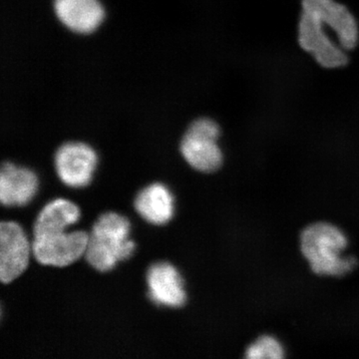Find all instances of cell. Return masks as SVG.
<instances>
[{
    "mask_svg": "<svg viewBox=\"0 0 359 359\" xmlns=\"http://www.w3.org/2000/svg\"><path fill=\"white\" fill-rule=\"evenodd\" d=\"M302 250L314 273L320 276H344L358 266L353 257H341L347 238L337 226L327 223L309 226L302 233Z\"/></svg>",
    "mask_w": 359,
    "mask_h": 359,
    "instance_id": "1",
    "label": "cell"
},
{
    "mask_svg": "<svg viewBox=\"0 0 359 359\" xmlns=\"http://www.w3.org/2000/svg\"><path fill=\"white\" fill-rule=\"evenodd\" d=\"M130 222L121 215L106 212L99 217L87 245L86 259L94 269L108 271L133 255L135 243L130 240Z\"/></svg>",
    "mask_w": 359,
    "mask_h": 359,
    "instance_id": "2",
    "label": "cell"
},
{
    "mask_svg": "<svg viewBox=\"0 0 359 359\" xmlns=\"http://www.w3.org/2000/svg\"><path fill=\"white\" fill-rule=\"evenodd\" d=\"M219 136V127L216 122L207 118L196 120L182 140V154L198 171H217L223 163V154L217 144Z\"/></svg>",
    "mask_w": 359,
    "mask_h": 359,
    "instance_id": "3",
    "label": "cell"
},
{
    "mask_svg": "<svg viewBox=\"0 0 359 359\" xmlns=\"http://www.w3.org/2000/svg\"><path fill=\"white\" fill-rule=\"evenodd\" d=\"M89 235L84 231H54L34 236L32 252L44 266H66L86 252Z\"/></svg>",
    "mask_w": 359,
    "mask_h": 359,
    "instance_id": "4",
    "label": "cell"
},
{
    "mask_svg": "<svg viewBox=\"0 0 359 359\" xmlns=\"http://www.w3.org/2000/svg\"><path fill=\"white\" fill-rule=\"evenodd\" d=\"M299 42L302 48L313 54L323 67H341L348 60L341 47L337 46L327 36L320 18L306 7H302Z\"/></svg>",
    "mask_w": 359,
    "mask_h": 359,
    "instance_id": "5",
    "label": "cell"
},
{
    "mask_svg": "<svg viewBox=\"0 0 359 359\" xmlns=\"http://www.w3.org/2000/svg\"><path fill=\"white\" fill-rule=\"evenodd\" d=\"M97 166L95 151L84 143H66L55 154L59 178L72 188L89 185Z\"/></svg>",
    "mask_w": 359,
    "mask_h": 359,
    "instance_id": "6",
    "label": "cell"
},
{
    "mask_svg": "<svg viewBox=\"0 0 359 359\" xmlns=\"http://www.w3.org/2000/svg\"><path fill=\"white\" fill-rule=\"evenodd\" d=\"M30 245L18 223L0 224V280L9 283L18 278L29 263Z\"/></svg>",
    "mask_w": 359,
    "mask_h": 359,
    "instance_id": "7",
    "label": "cell"
},
{
    "mask_svg": "<svg viewBox=\"0 0 359 359\" xmlns=\"http://www.w3.org/2000/svg\"><path fill=\"white\" fill-rule=\"evenodd\" d=\"M149 297L158 306L181 308L187 294L179 271L169 263H157L148 269Z\"/></svg>",
    "mask_w": 359,
    "mask_h": 359,
    "instance_id": "8",
    "label": "cell"
},
{
    "mask_svg": "<svg viewBox=\"0 0 359 359\" xmlns=\"http://www.w3.org/2000/svg\"><path fill=\"white\" fill-rule=\"evenodd\" d=\"M302 7L313 11L337 33L340 47L351 50L358 41V23L348 9L334 0H304Z\"/></svg>",
    "mask_w": 359,
    "mask_h": 359,
    "instance_id": "9",
    "label": "cell"
},
{
    "mask_svg": "<svg viewBox=\"0 0 359 359\" xmlns=\"http://www.w3.org/2000/svg\"><path fill=\"white\" fill-rule=\"evenodd\" d=\"M54 11L63 25L79 34L95 32L105 15L99 0H54Z\"/></svg>",
    "mask_w": 359,
    "mask_h": 359,
    "instance_id": "10",
    "label": "cell"
},
{
    "mask_svg": "<svg viewBox=\"0 0 359 359\" xmlns=\"http://www.w3.org/2000/svg\"><path fill=\"white\" fill-rule=\"evenodd\" d=\"M39 190V179L32 170L4 163L0 173V201L6 207L27 205Z\"/></svg>",
    "mask_w": 359,
    "mask_h": 359,
    "instance_id": "11",
    "label": "cell"
},
{
    "mask_svg": "<svg viewBox=\"0 0 359 359\" xmlns=\"http://www.w3.org/2000/svg\"><path fill=\"white\" fill-rule=\"evenodd\" d=\"M135 209L149 223L165 224L174 216V197L163 184L148 186L137 195Z\"/></svg>",
    "mask_w": 359,
    "mask_h": 359,
    "instance_id": "12",
    "label": "cell"
},
{
    "mask_svg": "<svg viewBox=\"0 0 359 359\" xmlns=\"http://www.w3.org/2000/svg\"><path fill=\"white\" fill-rule=\"evenodd\" d=\"M79 218V209L70 201H52L45 205L37 217L33 228L34 236L49 231H65L71 224L76 223Z\"/></svg>",
    "mask_w": 359,
    "mask_h": 359,
    "instance_id": "13",
    "label": "cell"
},
{
    "mask_svg": "<svg viewBox=\"0 0 359 359\" xmlns=\"http://www.w3.org/2000/svg\"><path fill=\"white\" fill-rule=\"evenodd\" d=\"M245 358L278 359L283 358V348L280 342L273 337L264 335L249 346Z\"/></svg>",
    "mask_w": 359,
    "mask_h": 359,
    "instance_id": "14",
    "label": "cell"
}]
</instances>
